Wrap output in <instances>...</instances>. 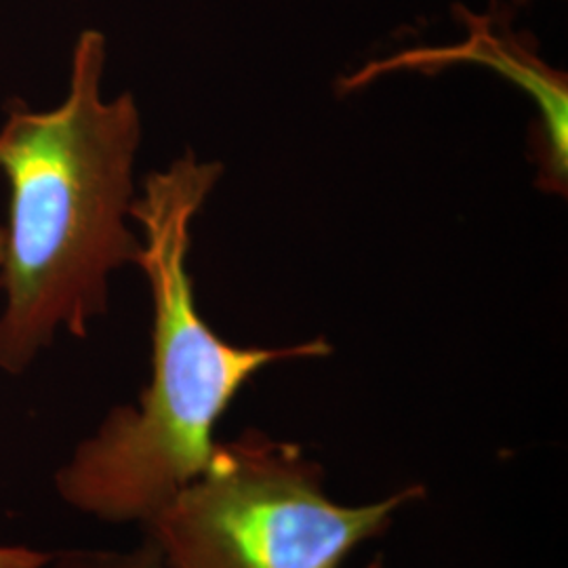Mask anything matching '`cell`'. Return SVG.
<instances>
[{"label":"cell","mask_w":568,"mask_h":568,"mask_svg":"<svg viewBox=\"0 0 568 568\" xmlns=\"http://www.w3.org/2000/svg\"><path fill=\"white\" fill-rule=\"evenodd\" d=\"M108 42L82 30L63 102H16L0 126L9 217L0 264V371L21 375L65 331L87 337L108 310V278L135 264L129 230L142 116L131 93H102Z\"/></svg>","instance_id":"1"},{"label":"cell","mask_w":568,"mask_h":568,"mask_svg":"<svg viewBox=\"0 0 568 568\" xmlns=\"http://www.w3.org/2000/svg\"><path fill=\"white\" fill-rule=\"evenodd\" d=\"M224 173L185 152L150 173L131 217L142 225L140 265L152 295V373L135 405L112 408L55 471L61 501L105 525L145 527L203 474L215 427L260 371L325 358L316 337L283 347H243L220 337L199 312L187 272L192 222Z\"/></svg>","instance_id":"2"},{"label":"cell","mask_w":568,"mask_h":568,"mask_svg":"<svg viewBox=\"0 0 568 568\" xmlns=\"http://www.w3.org/2000/svg\"><path fill=\"white\" fill-rule=\"evenodd\" d=\"M424 497L426 487L408 485L339 504L304 448L251 427L217 443L203 474L143 528L166 568H342Z\"/></svg>","instance_id":"3"},{"label":"cell","mask_w":568,"mask_h":568,"mask_svg":"<svg viewBox=\"0 0 568 568\" xmlns=\"http://www.w3.org/2000/svg\"><path fill=\"white\" fill-rule=\"evenodd\" d=\"M466 18L469 37L464 44L447 47V49H417L406 51L394 60L368 63L361 74L349 79V87L365 84L366 81L384 74L396 68H443L448 63L459 61H478L490 68L509 74L508 79L525 87L544 110V180L546 187L565 192L567 190V79L554 72L537 55L528 51L527 44L516 41L511 34L495 32L493 21L467 13Z\"/></svg>","instance_id":"4"},{"label":"cell","mask_w":568,"mask_h":568,"mask_svg":"<svg viewBox=\"0 0 568 568\" xmlns=\"http://www.w3.org/2000/svg\"><path fill=\"white\" fill-rule=\"evenodd\" d=\"M53 568H166L163 554L148 537L131 549H72L51 558Z\"/></svg>","instance_id":"5"},{"label":"cell","mask_w":568,"mask_h":568,"mask_svg":"<svg viewBox=\"0 0 568 568\" xmlns=\"http://www.w3.org/2000/svg\"><path fill=\"white\" fill-rule=\"evenodd\" d=\"M365 568H384V562H382V558H375V560H371Z\"/></svg>","instance_id":"6"},{"label":"cell","mask_w":568,"mask_h":568,"mask_svg":"<svg viewBox=\"0 0 568 568\" xmlns=\"http://www.w3.org/2000/svg\"><path fill=\"white\" fill-rule=\"evenodd\" d=\"M2 248H4V227L0 225V264H2Z\"/></svg>","instance_id":"7"}]
</instances>
